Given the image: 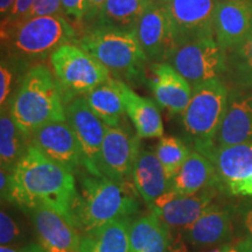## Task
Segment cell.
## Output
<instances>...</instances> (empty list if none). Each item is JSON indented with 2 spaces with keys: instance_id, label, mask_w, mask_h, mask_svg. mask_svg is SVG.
Segmentation results:
<instances>
[{
  "instance_id": "obj_1",
  "label": "cell",
  "mask_w": 252,
  "mask_h": 252,
  "mask_svg": "<svg viewBox=\"0 0 252 252\" xmlns=\"http://www.w3.org/2000/svg\"><path fill=\"white\" fill-rule=\"evenodd\" d=\"M76 195V175L50 160L31 143L11 173L7 203L24 213L35 207H47L71 224Z\"/></svg>"
},
{
  "instance_id": "obj_2",
  "label": "cell",
  "mask_w": 252,
  "mask_h": 252,
  "mask_svg": "<svg viewBox=\"0 0 252 252\" xmlns=\"http://www.w3.org/2000/svg\"><path fill=\"white\" fill-rule=\"evenodd\" d=\"M77 195L71 224L78 232L90 231L121 217L133 216L139 209L131 185L81 169L76 174Z\"/></svg>"
},
{
  "instance_id": "obj_3",
  "label": "cell",
  "mask_w": 252,
  "mask_h": 252,
  "mask_svg": "<svg viewBox=\"0 0 252 252\" xmlns=\"http://www.w3.org/2000/svg\"><path fill=\"white\" fill-rule=\"evenodd\" d=\"M76 41L75 27L65 17H36L1 31V56L26 74L61 46Z\"/></svg>"
},
{
  "instance_id": "obj_4",
  "label": "cell",
  "mask_w": 252,
  "mask_h": 252,
  "mask_svg": "<svg viewBox=\"0 0 252 252\" xmlns=\"http://www.w3.org/2000/svg\"><path fill=\"white\" fill-rule=\"evenodd\" d=\"M7 105L15 124L30 138L43 125L67 121L61 89L45 64L34 65L26 72Z\"/></svg>"
},
{
  "instance_id": "obj_5",
  "label": "cell",
  "mask_w": 252,
  "mask_h": 252,
  "mask_svg": "<svg viewBox=\"0 0 252 252\" xmlns=\"http://www.w3.org/2000/svg\"><path fill=\"white\" fill-rule=\"evenodd\" d=\"M76 45L103 64L115 78L139 82L149 61L134 32L93 26L87 28Z\"/></svg>"
},
{
  "instance_id": "obj_6",
  "label": "cell",
  "mask_w": 252,
  "mask_h": 252,
  "mask_svg": "<svg viewBox=\"0 0 252 252\" xmlns=\"http://www.w3.org/2000/svg\"><path fill=\"white\" fill-rule=\"evenodd\" d=\"M229 88L223 80H214L193 88L190 102L181 115L184 133L193 150L202 151L215 144L228 109Z\"/></svg>"
},
{
  "instance_id": "obj_7",
  "label": "cell",
  "mask_w": 252,
  "mask_h": 252,
  "mask_svg": "<svg viewBox=\"0 0 252 252\" xmlns=\"http://www.w3.org/2000/svg\"><path fill=\"white\" fill-rule=\"evenodd\" d=\"M49 62L65 105L111 77L108 69L76 43L60 47L50 55Z\"/></svg>"
},
{
  "instance_id": "obj_8",
  "label": "cell",
  "mask_w": 252,
  "mask_h": 252,
  "mask_svg": "<svg viewBox=\"0 0 252 252\" xmlns=\"http://www.w3.org/2000/svg\"><path fill=\"white\" fill-rule=\"evenodd\" d=\"M191 87L223 80L226 72V52L215 37H203L175 48L166 60Z\"/></svg>"
},
{
  "instance_id": "obj_9",
  "label": "cell",
  "mask_w": 252,
  "mask_h": 252,
  "mask_svg": "<svg viewBox=\"0 0 252 252\" xmlns=\"http://www.w3.org/2000/svg\"><path fill=\"white\" fill-rule=\"evenodd\" d=\"M215 166L219 190L236 197H252V143L216 146L200 151Z\"/></svg>"
},
{
  "instance_id": "obj_10",
  "label": "cell",
  "mask_w": 252,
  "mask_h": 252,
  "mask_svg": "<svg viewBox=\"0 0 252 252\" xmlns=\"http://www.w3.org/2000/svg\"><path fill=\"white\" fill-rule=\"evenodd\" d=\"M220 0H162L173 47L214 36V18ZM173 49V50H174Z\"/></svg>"
},
{
  "instance_id": "obj_11",
  "label": "cell",
  "mask_w": 252,
  "mask_h": 252,
  "mask_svg": "<svg viewBox=\"0 0 252 252\" xmlns=\"http://www.w3.org/2000/svg\"><path fill=\"white\" fill-rule=\"evenodd\" d=\"M65 115L80 145L83 168L90 174L103 176L99 168L100 150L108 125L94 115L84 96L67 104Z\"/></svg>"
},
{
  "instance_id": "obj_12",
  "label": "cell",
  "mask_w": 252,
  "mask_h": 252,
  "mask_svg": "<svg viewBox=\"0 0 252 252\" xmlns=\"http://www.w3.org/2000/svg\"><path fill=\"white\" fill-rule=\"evenodd\" d=\"M140 150L139 135L127 126H106L99 160L102 175L121 184H128Z\"/></svg>"
},
{
  "instance_id": "obj_13",
  "label": "cell",
  "mask_w": 252,
  "mask_h": 252,
  "mask_svg": "<svg viewBox=\"0 0 252 252\" xmlns=\"http://www.w3.org/2000/svg\"><path fill=\"white\" fill-rule=\"evenodd\" d=\"M217 190V188L210 187L194 195H181L169 189L154 201L150 209L169 229L181 231L193 224L202 215L204 210L213 203Z\"/></svg>"
},
{
  "instance_id": "obj_14",
  "label": "cell",
  "mask_w": 252,
  "mask_h": 252,
  "mask_svg": "<svg viewBox=\"0 0 252 252\" xmlns=\"http://www.w3.org/2000/svg\"><path fill=\"white\" fill-rule=\"evenodd\" d=\"M31 143L47 158L75 175L84 169L80 145L68 121L43 125L32 134Z\"/></svg>"
},
{
  "instance_id": "obj_15",
  "label": "cell",
  "mask_w": 252,
  "mask_h": 252,
  "mask_svg": "<svg viewBox=\"0 0 252 252\" xmlns=\"http://www.w3.org/2000/svg\"><path fill=\"white\" fill-rule=\"evenodd\" d=\"M133 32L150 62H166L174 47L162 0H154L146 8Z\"/></svg>"
},
{
  "instance_id": "obj_16",
  "label": "cell",
  "mask_w": 252,
  "mask_h": 252,
  "mask_svg": "<svg viewBox=\"0 0 252 252\" xmlns=\"http://www.w3.org/2000/svg\"><path fill=\"white\" fill-rule=\"evenodd\" d=\"M26 214L37 242L47 252H80L81 235L64 217L42 206Z\"/></svg>"
},
{
  "instance_id": "obj_17",
  "label": "cell",
  "mask_w": 252,
  "mask_h": 252,
  "mask_svg": "<svg viewBox=\"0 0 252 252\" xmlns=\"http://www.w3.org/2000/svg\"><path fill=\"white\" fill-rule=\"evenodd\" d=\"M235 213L232 207L212 203L193 224L181 230L182 237L197 248L229 243L234 237Z\"/></svg>"
},
{
  "instance_id": "obj_18",
  "label": "cell",
  "mask_w": 252,
  "mask_h": 252,
  "mask_svg": "<svg viewBox=\"0 0 252 252\" xmlns=\"http://www.w3.org/2000/svg\"><path fill=\"white\" fill-rule=\"evenodd\" d=\"M151 74L149 86L158 105L172 115H182L190 102L193 87L168 62L152 63Z\"/></svg>"
},
{
  "instance_id": "obj_19",
  "label": "cell",
  "mask_w": 252,
  "mask_h": 252,
  "mask_svg": "<svg viewBox=\"0 0 252 252\" xmlns=\"http://www.w3.org/2000/svg\"><path fill=\"white\" fill-rule=\"evenodd\" d=\"M252 32V4L220 0L214 18V37L225 52L235 48Z\"/></svg>"
},
{
  "instance_id": "obj_20",
  "label": "cell",
  "mask_w": 252,
  "mask_h": 252,
  "mask_svg": "<svg viewBox=\"0 0 252 252\" xmlns=\"http://www.w3.org/2000/svg\"><path fill=\"white\" fill-rule=\"evenodd\" d=\"M252 143V90L229 89L228 109L215 139L216 146Z\"/></svg>"
},
{
  "instance_id": "obj_21",
  "label": "cell",
  "mask_w": 252,
  "mask_h": 252,
  "mask_svg": "<svg viewBox=\"0 0 252 252\" xmlns=\"http://www.w3.org/2000/svg\"><path fill=\"white\" fill-rule=\"evenodd\" d=\"M131 180L137 193L149 208L157 198L168 191L172 186V181L167 176L156 152L149 150H140L135 160Z\"/></svg>"
},
{
  "instance_id": "obj_22",
  "label": "cell",
  "mask_w": 252,
  "mask_h": 252,
  "mask_svg": "<svg viewBox=\"0 0 252 252\" xmlns=\"http://www.w3.org/2000/svg\"><path fill=\"white\" fill-rule=\"evenodd\" d=\"M121 91L126 115L140 139L161 138L162 118L157 104L152 99L138 94L124 81H121Z\"/></svg>"
},
{
  "instance_id": "obj_23",
  "label": "cell",
  "mask_w": 252,
  "mask_h": 252,
  "mask_svg": "<svg viewBox=\"0 0 252 252\" xmlns=\"http://www.w3.org/2000/svg\"><path fill=\"white\" fill-rule=\"evenodd\" d=\"M210 187L219 189L215 166L207 157L193 150L180 171L172 179L171 189L181 195H194Z\"/></svg>"
},
{
  "instance_id": "obj_24",
  "label": "cell",
  "mask_w": 252,
  "mask_h": 252,
  "mask_svg": "<svg viewBox=\"0 0 252 252\" xmlns=\"http://www.w3.org/2000/svg\"><path fill=\"white\" fill-rule=\"evenodd\" d=\"M132 217H121L81 234L80 252H128Z\"/></svg>"
},
{
  "instance_id": "obj_25",
  "label": "cell",
  "mask_w": 252,
  "mask_h": 252,
  "mask_svg": "<svg viewBox=\"0 0 252 252\" xmlns=\"http://www.w3.org/2000/svg\"><path fill=\"white\" fill-rule=\"evenodd\" d=\"M171 229L151 212L132 220L128 252H166Z\"/></svg>"
},
{
  "instance_id": "obj_26",
  "label": "cell",
  "mask_w": 252,
  "mask_h": 252,
  "mask_svg": "<svg viewBox=\"0 0 252 252\" xmlns=\"http://www.w3.org/2000/svg\"><path fill=\"white\" fill-rule=\"evenodd\" d=\"M84 97L94 115L104 124L111 127L122 124L126 112L122 97L121 80L111 76Z\"/></svg>"
},
{
  "instance_id": "obj_27",
  "label": "cell",
  "mask_w": 252,
  "mask_h": 252,
  "mask_svg": "<svg viewBox=\"0 0 252 252\" xmlns=\"http://www.w3.org/2000/svg\"><path fill=\"white\" fill-rule=\"evenodd\" d=\"M31 144V138L15 124L8 105L0 111V163L1 169L12 173Z\"/></svg>"
},
{
  "instance_id": "obj_28",
  "label": "cell",
  "mask_w": 252,
  "mask_h": 252,
  "mask_svg": "<svg viewBox=\"0 0 252 252\" xmlns=\"http://www.w3.org/2000/svg\"><path fill=\"white\" fill-rule=\"evenodd\" d=\"M153 1L154 0H106L93 26L133 32L138 20Z\"/></svg>"
},
{
  "instance_id": "obj_29",
  "label": "cell",
  "mask_w": 252,
  "mask_h": 252,
  "mask_svg": "<svg viewBox=\"0 0 252 252\" xmlns=\"http://www.w3.org/2000/svg\"><path fill=\"white\" fill-rule=\"evenodd\" d=\"M224 82L230 89L252 90V32L243 42L226 52Z\"/></svg>"
},
{
  "instance_id": "obj_30",
  "label": "cell",
  "mask_w": 252,
  "mask_h": 252,
  "mask_svg": "<svg viewBox=\"0 0 252 252\" xmlns=\"http://www.w3.org/2000/svg\"><path fill=\"white\" fill-rule=\"evenodd\" d=\"M191 150L180 138L174 135H162L156 147V154L165 168L166 174L172 179L180 171Z\"/></svg>"
},
{
  "instance_id": "obj_31",
  "label": "cell",
  "mask_w": 252,
  "mask_h": 252,
  "mask_svg": "<svg viewBox=\"0 0 252 252\" xmlns=\"http://www.w3.org/2000/svg\"><path fill=\"white\" fill-rule=\"evenodd\" d=\"M32 232L20 215L2 203L0 212V243L1 247H19L31 243Z\"/></svg>"
},
{
  "instance_id": "obj_32",
  "label": "cell",
  "mask_w": 252,
  "mask_h": 252,
  "mask_svg": "<svg viewBox=\"0 0 252 252\" xmlns=\"http://www.w3.org/2000/svg\"><path fill=\"white\" fill-rule=\"evenodd\" d=\"M25 72L20 70L17 65L9 62L7 59L1 56V64H0V106H5L8 103L9 98L14 93V88L17 89Z\"/></svg>"
},
{
  "instance_id": "obj_33",
  "label": "cell",
  "mask_w": 252,
  "mask_h": 252,
  "mask_svg": "<svg viewBox=\"0 0 252 252\" xmlns=\"http://www.w3.org/2000/svg\"><path fill=\"white\" fill-rule=\"evenodd\" d=\"M48 15H63L64 17L61 0H35L30 8V11L21 19L20 23L28 20V19H33L36 17H48Z\"/></svg>"
},
{
  "instance_id": "obj_34",
  "label": "cell",
  "mask_w": 252,
  "mask_h": 252,
  "mask_svg": "<svg viewBox=\"0 0 252 252\" xmlns=\"http://www.w3.org/2000/svg\"><path fill=\"white\" fill-rule=\"evenodd\" d=\"M64 17L75 25L86 23L88 0H61Z\"/></svg>"
},
{
  "instance_id": "obj_35",
  "label": "cell",
  "mask_w": 252,
  "mask_h": 252,
  "mask_svg": "<svg viewBox=\"0 0 252 252\" xmlns=\"http://www.w3.org/2000/svg\"><path fill=\"white\" fill-rule=\"evenodd\" d=\"M34 1L35 0H15L11 12L7 14V17L1 20V31L9 30L20 23L24 15L30 11Z\"/></svg>"
},
{
  "instance_id": "obj_36",
  "label": "cell",
  "mask_w": 252,
  "mask_h": 252,
  "mask_svg": "<svg viewBox=\"0 0 252 252\" xmlns=\"http://www.w3.org/2000/svg\"><path fill=\"white\" fill-rule=\"evenodd\" d=\"M236 213L247 232V237L252 242V197L245 198L243 202L239 203Z\"/></svg>"
},
{
  "instance_id": "obj_37",
  "label": "cell",
  "mask_w": 252,
  "mask_h": 252,
  "mask_svg": "<svg viewBox=\"0 0 252 252\" xmlns=\"http://www.w3.org/2000/svg\"><path fill=\"white\" fill-rule=\"evenodd\" d=\"M105 1L106 0H88V14L86 20V24L88 26L91 27L94 23H96L97 18H98Z\"/></svg>"
},
{
  "instance_id": "obj_38",
  "label": "cell",
  "mask_w": 252,
  "mask_h": 252,
  "mask_svg": "<svg viewBox=\"0 0 252 252\" xmlns=\"http://www.w3.org/2000/svg\"><path fill=\"white\" fill-rule=\"evenodd\" d=\"M0 252H47L46 249L39 242L19 245V247H1Z\"/></svg>"
},
{
  "instance_id": "obj_39",
  "label": "cell",
  "mask_w": 252,
  "mask_h": 252,
  "mask_svg": "<svg viewBox=\"0 0 252 252\" xmlns=\"http://www.w3.org/2000/svg\"><path fill=\"white\" fill-rule=\"evenodd\" d=\"M224 252H252V242L248 237L235 243L223 245Z\"/></svg>"
},
{
  "instance_id": "obj_40",
  "label": "cell",
  "mask_w": 252,
  "mask_h": 252,
  "mask_svg": "<svg viewBox=\"0 0 252 252\" xmlns=\"http://www.w3.org/2000/svg\"><path fill=\"white\" fill-rule=\"evenodd\" d=\"M166 252H188L181 232L176 234L174 237H173V235L171 236V242H169L168 249H167Z\"/></svg>"
},
{
  "instance_id": "obj_41",
  "label": "cell",
  "mask_w": 252,
  "mask_h": 252,
  "mask_svg": "<svg viewBox=\"0 0 252 252\" xmlns=\"http://www.w3.org/2000/svg\"><path fill=\"white\" fill-rule=\"evenodd\" d=\"M15 0H0V14H1V20L7 17L13 7Z\"/></svg>"
},
{
  "instance_id": "obj_42",
  "label": "cell",
  "mask_w": 252,
  "mask_h": 252,
  "mask_svg": "<svg viewBox=\"0 0 252 252\" xmlns=\"http://www.w3.org/2000/svg\"><path fill=\"white\" fill-rule=\"evenodd\" d=\"M209 252H224V249H223V245H222V247H220V248H216V249H214V250L209 251Z\"/></svg>"
},
{
  "instance_id": "obj_43",
  "label": "cell",
  "mask_w": 252,
  "mask_h": 252,
  "mask_svg": "<svg viewBox=\"0 0 252 252\" xmlns=\"http://www.w3.org/2000/svg\"><path fill=\"white\" fill-rule=\"evenodd\" d=\"M239 1H245V2H249V4H252V0H239Z\"/></svg>"
}]
</instances>
